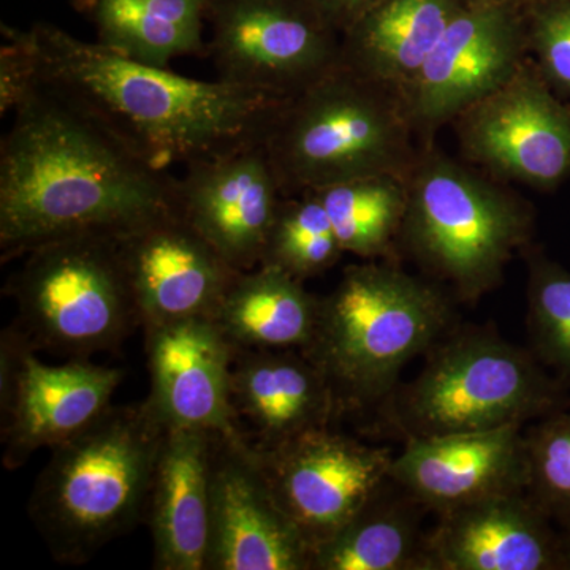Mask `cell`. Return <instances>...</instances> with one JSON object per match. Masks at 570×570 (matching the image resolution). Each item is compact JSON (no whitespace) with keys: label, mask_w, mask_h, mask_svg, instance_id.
<instances>
[{"label":"cell","mask_w":570,"mask_h":570,"mask_svg":"<svg viewBox=\"0 0 570 570\" xmlns=\"http://www.w3.org/2000/svg\"><path fill=\"white\" fill-rule=\"evenodd\" d=\"M0 145V258L80 236L121 239L176 212V178L37 86Z\"/></svg>","instance_id":"1"},{"label":"cell","mask_w":570,"mask_h":570,"mask_svg":"<svg viewBox=\"0 0 570 570\" xmlns=\"http://www.w3.org/2000/svg\"><path fill=\"white\" fill-rule=\"evenodd\" d=\"M37 86L55 92L157 170L264 140L285 100L119 55L50 22L28 29Z\"/></svg>","instance_id":"2"},{"label":"cell","mask_w":570,"mask_h":570,"mask_svg":"<svg viewBox=\"0 0 570 570\" xmlns=\"http://www.w3.org/2000/svg\"><path fill=\"white\" fill-rule=\"evenodd\" d=\"M456 325L439 285L385 261L348 265L321 296L316 335L305 354L322 371L341 419L373 412L412 358Z\"/></svg>","instance_id":"3"},{"label":"cell","mask_w":570,"mask_h":570,"mask_svg":"<svg viewBox=\"0 0 570 570\" xmlns=\"http://www.w3.org/2000/svg\"><path fill=\"white\" fill-rule=\"evenodd\" d=\"M165 431L142 401L108 407L51 449L29 498V517L56 561L85 564L146 520Z\"/></svg>","instance_id":"4"},{"label":"cell","mask_w":570,"mask_h":570,"mask_svg":"<svg viewBox=\"0 0 570 570\" xmlns=\"http://www.w3.org/2000/svg\"><path fill=\"white\" fill-rule=\"evenodd\" d=\"M412 381L371 414L370 433L400 442L524 426L566 406L564 385L491 326L456 324Z\"/></svg>","instance_id":"5"},{"label":"cell","mask_w":570,"mask_h":570,"mask_svg":"<svg viewBox=\"0 0 570 570\" xmlns=\"http://www.w3.org/2000/svg\"><path fill=\"white\" fill-rule=\"evenodd\" d=\"M415 132L401 94L340 62L281 105L264 142L288 197L367 176L407 179Z\"/></svg>","instance_id":"6"},{"label":"cell","mask_w":570,"mask_h":570,"mask_svg":"<svg viewBox=\"0 0 570 570\" xmlns=\"http://www.w3.org/2000/svg\"><path fill=\"white\" fill-rule=\"evenodd\" d=\"M527 202L436 149L420 154L407 178L397 243L456 299L475 303L504 281L532 236Z\"/></svg>","instance_id":"7"},{"label":"cell","mask_w":570,"mask_h":570,"mask_svg":"<svg viewBox=\"0 0 570 570\" xmlns=\"http://www.w3.org/2000/svg\"><path fill=\"white\" fill-rule=\"evenodd\" d=\"M22 258L7 292L18 307L14 324L36 351L88 360L119 346L140 324L118 239H61Z\"/></svg>","instance_id":"8"},{"label":"cell","mask_w":570,"mask_h":570,"mask_svg":"<svg viewBox=\"0 0 570 570\" xmlns=\"http://www.w3.org/2000/svg\"><path fill=\"white\" fill-rule=\"evenodd\" d=\"M217 80L287 100L341 62V37L303 0H212Z\"/></svg>","instance_id":"9"},{"label":"cell","mask_w":570,"mask_h":570,"mask_svg":"<svg viewBox=\"0 0 570 570\" xmlns=\"http://www.w3.org/2000/svg\"><path fill=\"white\" fill-rule=\"evenodd\" d=\"M122 379L119 367L88 360L47 365L20 326H7L0 336L3 466H24L40 449H55L91 425L111 406Z\"/></svg>","instance_id":"10"},{"label":"cell","mask_w":570,"mask_h":570,"mask_svg":"<svg viewBox=\"0 0 570 570\" xmlns=\"http://www.w3.org/2000/svg\"><path fill=\"white\" fill-rule=\"evenodd\" d=\"M277 504L313 551L336 534L390 478L395 453L337 433L311 431L257 452Z\"/></svg>","instance_id":"11"},{"label":"cell","mask_w":570,"mask_h":570,"mask_svg":"<svg viewBox=\"0 0 570 570\" xmlns=\"http://www.w3.org/2000/svg\"><path fill=\"white\" fill-rule=\"evenodd\" d=\"M469 163L549 190L570 174V111L531 61L455 119Z\"/></svg>","instance_id":"12"},{"label":"cell","mask_w":570,"mask_h":570,"mask_svg":"<svg viewBox=\"0 0 570 570\" xmlns=\"http://www.w3.org/2000/svg\"><path fill=\"white\" fill-rule=\"evenodd\" d=\"M528 51L523 7H463L404 96L415 130L455 121L504 85Z\"/></svg>","instance_id":"13"},{"label":"cell","mask_w":570,"mask_h":570,"mask_svg":"<svg viewBox=\"0 0 570 570\" xmlns=\"http://www.w3.org/2000/svg\"><path fill=\"white\" fill-rule=\"evenodd\" d=\"M309 558L253 445L214 433L205 570H309Z\"/></svg>","instance_id":"14"},{"label":"cell","mask_w":570,"mask_h":570,"mask_svg":"<svg viewBox=\"0 0 570 570\" xmlns=\"http://www.w3.org/2000/svg\"><path fill=\"white\" fill-rule=\"evenodd\" d=\"M284 197L264 140L189 164L176 178V213L238 272L261 265Z\"/></svg>","instance_id":"15"},{"label":"cell","mask_w":570,"mask_h":570,"mask_svg":"<svg viewBox=\"0 0 570 570\" xmlns=\"http://www.w3.org/2000/svg\"><path fill=\"white\" fill-rule=\"evenodd\" d=\"M118 247L142 326L213 317L242 273L176 212L122 236Z\"/></svg>","instance_id":"16"},{"label":"cell","mask_w":570,"mask_h":570,"mask_svg":"<svg viewBox=\"0 0 570 570\" xmlns=\"http://www.w3.org/2000/svg\"><path fill=\"white\" fill-rule=\"evenodd\" d=\"M142 328L151 376L146 403L160 422L243 438L230 409L234 347L214 318H179Z\"/></svg>","instance_id":"17"},{"label":"cell","mask_w":570,"mask_h":570,"mask_svg":"<svg viewBox=\"0 0 570 570\" xmlns=\"http://www.w3.org/2000/svg\"><path fill=\"white\" fill-rule=\"evenodd\" d=\"M390 475L436 517L497 494L527 491L523 426L404 442Z\"/></svg>","instance_id":"18"},{"label":"cell","mask_w":570,"mask_h":570,"mask_svg":"<svg viewBox=\"0 0 570 570\" xmlns=\"http://www.w3.org/2000/svg\"><path fill=\"white\" fill-rule=\"evenodd\" d=\"M232 419L257 452H266L341 420L335 395L305 352L235 351Z\"/></svg>","instance_id":"19"},{"label":"cell","mask_w":570,"mask_h":570,"mask_svg":"<svg viewBox=\"0 0 570 570\" xmlns=\"http://www.w3.org/2000/svg\"><path fill=\"white\" fill-rule=\"evenodd\" d=\"M561 535L527 491L442 513L428 531V570H557Z\"/></svg>","instance_id":"20"},{"label":"cell","mask_w":570,"mask_h":570,"mask_svg":"<svg viewBox=\"0 0 570 570\" xmlns=\"http://www.w3.org/2000/svg\"><path fill=\"white\" fill-rule=\"evenodd\" d=\"M212 431L167 426L149 493L154 569L205 570L212 513Z\"/></svg>","instance_id":"21"},{"label":"cell","mask_w":570,"mask_h":570,"mask_svg":"<svg viewBox=\"0 0 570 570\" xmlns=\"http://www.w3.org/2000/svg\"><path fill=\"white\" fill-rule=\"evenodd\" d=\"M461 9L459 0H384L341 37V63L404 99Z\"/></svg>","instance_id":"22"},{"label":"cell","mask_w":570,"mask_h":570,"mask_svg":"<svg viewBox=\"0 0 570 570\" xmlns=\"http://www.w3.org/2000/svg\"><path fill=\"white\" fill-rule=\"evenodd\" d=\"M426 513L390 475L332 539L311 551L309 570H428Z\"/></svg>","instance_id":"23"},{"label":"cell","mask_w":570,"mask_h":570,"mask_svg":"<svg viewBox=\"0 0 570 570\" xmlns=\"http://www.w3.org/2000/svg\"><path fill=\"white\" fill-rule=\"evenodd\" d=\"M321 296L275 266L242 272L214 313L235 351L305 352L316 335Z\"/></svg>","instance_id":"24"},{"label":"cell","mask_w":570,"mask_h":570,"mask_svg":"<svg viewBox=\"0 0 570 570\" xmlns=\"http://www.w3.org/2000/svg\"><path fill=\"white\" fill-rule=\"evenodd\" d=\"M73 6L92 22L100 45L135 61L168 67L206 52L212 0H73Z\"/></svg>","instance_id":"25"},{"label":"cell","mask_w":570,"mask_h":570,"mask_svg":"<svg viewBox=\"0 0 570 570\" xmlns=\"http://www.w3.org/2000/svg\"><path fill=\"white\" fill-rule=\"evenodd\" d=\"M328 214L344 253L362 261L392 257L407 209V179L367 176L311 190Z\"/></svg>","instance_id":"26"},{"label":"cell","mask_w":570,"mask_h":570,"mask_svg":"<svg viewBox=\"0 0 570 570\" xmlns=\"http://www.w3.org/2000/svg\"><path fill=\"white\" fill-rule=\"evenodd\" d=\"M344 254L317 195L303 193L281 202L261 265L306 281L324 275Z\"/></svg>","instance_id":"27"},{"label":"cell","mask_w":570,"mask_h":570,"mask_svg":"<svg viewBox=\"0 0 570 570\" xmlns=\"http://www.w3.org/2000/svg\"><path fill=\"white\" fill-rule=\"evenodd\" d=\"M527 258L530 351L570 387V273L540 253Z\"/></svg>","instance_id":"28"},{"label":"cell","mask_w":570,"mask_h":570,"mask_svg":"<svg viewBox=\"0 0 570 570\" xmlns=\"http://www.w3.org/2000/svg\"><path fill=\"white\" fill-rule=\"evenodd\" d=\"M527 494L553 523L570 531V412L539 419L524 431Z\"/></svg>","instance_id":"29"},{"label":"cell","mask_w":570,"mask_h":570,"mask_svg":"<svg viewBox=\"0 0 570 570\" xmlns=\"http://www.w3.org/2000/svg\"><path fill=\"white\" fill-rule=\"evenodd\" d=\"M528 48L551 89L570 96V0H527Z\"/></svg>","instance_id":"30"},{"label":"cell","mask_w":570,"mask_h":570,"mask_svg":"<svg viewBox=\"0 0 570 570\" xmlns=\"http://www.w3.org/2000/svg\"><path fill=\"white\" fill-rule=\"evenodd\" d=\"M0 112L14 111L37 88L36 55L29 31L2 26Z\"/></svg>","instance_id":"31"},{"label":"cell","mask_w":570,"mask_h":570,"mask_svg":"<svg viewBox=\"0 0 570 570\" xmlns=\"http://www.w3.org/2000/svg\"><path fill=\"white\" fill-rule=\"evenodd\" d=\"M330 31L343 37L384 0H303Z\"/></svg>","instance_id":"32"},{"label":"cell","mask_w":570,"mask_h":570,"mask_svg":"<svg viewBox=\"0 0 570 570\" xmlns=\"http://www.w3.org/2000/svg\"><path fill=\"white\" fill-rule=\"evenodd\" d=\"M464 9H480V7H523L527 0H459Z\"/></svg>","instance_id":"33"},{"label":"cell","mask_w":570,"mask_h":570,"mask_svg":"<svg viewBox=\"0 0 570 570\" xmlns=\"http://www.w3.org/2000/svg\"><path fill=\"white\" fill-rule=\"evenodd\" d=\"M560 569L570 570V531L562 535L560 546Z\"/></svg>","instance_id":"34"}]
</instances>
